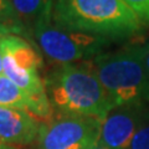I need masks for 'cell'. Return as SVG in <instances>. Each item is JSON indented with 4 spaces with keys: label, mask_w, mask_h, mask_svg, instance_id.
<instances>
[{
    "label": "cell",
    "mask_w": 149,
    "mask_h": 149,
    "mask_svg": "<svg viewBox=\"0 0 149 149\" xmlns=\"http://www.w3.org/2000/svg\"><path fill=\"white\" fill-rule=\"evenodd\" d=\"M44 82L50 103L58 113L103 120L116 107L92 61L55 65L45 74Z\"/></svg>",
    "instance_id": "obj_1"
},
{
    "label": "cell",
    "mask_w": 149,
    "mask_h": 149,
    "mask_svg": "<svg viewBox=\"0 0 149 149\" xmlns=\"http://www.w3.org/2000/svg\"><path fill=\"white\" fill-rule=\"evenodd\" d=\"M52 22L70 31L102 36L112 42L134 40L144 25L123 0H56Z\"/></svg>",
    "instance_id": "obj_2"
},
{
    "label": "cell",
    "mask_w": 149,
    "mask_h": 149,
    "mask_svg": "<svg viewBox=\"0 0 149 149\" xmlns=\"http://www.w3.org/2000/svg\"><path fill=\"white\" fill-rule=\"evenodd\" d=\"M144 45H128L92 60L102 86L116 106L149 103V76L143 61Z\"/></svg>",
    "instance_id": "obj_3"
},
{
    "label": "cell",
    "mask_w": 149,
    "mask_h": 149,
    "mask_svg": "<svg viewBox=\"0 0 149 149\" xmlns=\"http://www.w3.org/2000/svg\"><path fill=\"white\" fill-rule=\"evenodd\" d=\"M3 72L32 102V116L44 122L54 117V108L40 74L42 56L29 40L15 35L0 36Z\"/></svg>",
    "instance_id": "obj_4"
},
{
    "label": "cell",
    "mask_w": 149,
    "mask_h": 149,
    "mask_svg": "<svg viewBox=\"0 0 149 149\" xmlns=\"http://www.w3.org/2000/svg\"><path fill=\"white\" fill-rule=\"evenodd\" d=\"M30 35L41 52L57 65L92 61L112 44L102 36L58 27L52 22V16L37 21L30 29Z\"/></svg>",
    "instance_id": "obj_5"
},
{
    "label": "cell",
    "mask_w": 149,
    "mask_h": 149,
    "mask_svg": "<svg viewBox=\"0 0 149 149\" xmlns=\"http://www.w3.org/2000/svg\"><path fill=\"white\" fill-rule=\"evenodd\" d=\"M102 120L58 113L41 123L37 149H92L98 143Z\"/></svg>",
    "instance_id": "obj_6"
},
{
    "label": "cell",
    "mask_w": 149,
    "mask_h": 149,
    "mask_svg": "<svg viewBox=\"0 0 149 149\" xmlns=\"http://www.w3.org/2000/svg\"><path fill=\"white\" fill-rule=\"evenodd\" d=\"M149 117V103L116 106L101 123L98 143L111 149H127L130 141Z\"/></svg>",
    "instance_id": "obj_7"
},
{
    "label": "cell",
    "mask_w": 149,
    "mask_h": 149,
    "mask_svg": "<svg viewBox=\"0 0 149 149\" xmlns=\"http://www.w3.org/2000/svg\"><path fill=\"white\" fill-rule=\"evenodd\" d=\"M41 123L26 111L0 107V141L10 146H26L37 139Z\"/></svg>",
    "instance_id": "obj_8"
},
{
    "label": "cell",
    "mask_w": 149,
    "mask_h": 149,
    "mask_svg": "<svg viewBox=\"0 0 149 149\" xmlns=\"http://www.w3.org/2000/svg\"><path fill=\"white\" fill-rule=\"evenodd\" d=\"M10 1L30 31L37 21L52 16L54 4L56 0H10Z\"/></svg>",
    "instance_id": "obj_9"
},
{
    "label": "cell",
    "mask_w": 149,
    "mask_h": 149,
    "mask_svg": "<svg viewBox=\"0 0 149 149\" xmlns=\"http://www.w3.org/2000/svg\"><path fill=\"white\" fill-rule=\"evenodd\" d=\"M0 35H15L32 42L29 29L14 9L10 0H0Z\"/></svg>",
    "instance_id": "obj_10"
},
{
    "label": "cell",
    "mask_w": 149,
    "mask_h": 149,
    "mask_svg": "<svg viewBox=\"0 0 149 149\" xmlns=\"http://www.w3.org/2000/svg\"><path fill=\"white\" fill-rule=\"evenodd\" d=\"M0 107L16 108L32 114V102L5 74H0Z\"/></svg>",
    "instance_id": "obj_11"
},
{
    "label": "cell",
    "mask_w": 149,
    "mask_h": 149,
    "mask_svg": "<svg viewBox=\"0 0 149 149\" xmlns=\"http://www.w3.org/2000/svg\"><path fill=\"white\" fill-rule=\"evenodd\" d=\"M127 149H149V117L134 133Z\"/></svg>",
    "instance_id": "obj_12"
},
{
    "label": "cell",
    "mask_w": 149,
    "mask_h": 149,
    "mask_svg": "<svg viewBox=\"0 0 149 149\" xmlns=\"http://www.w3.org/2000/svg\"><path fill=\"white\" fill-rule=\"evenodd\" d=\"M144 26H149V0H123Z\"/></svg>",
    "instance_id": "obj_13"
},
{
    "label": "cell",
    "mask_w": 149,
    "mask_h": 149,
    "mask_svg": "<svg viewBox=\"0 0 149 149\" xmlns=\"http://www.w3.org/2000/svg\"><path fill=\"white\" fill-rule=\"evenodd\" d=\"M143 61H144V66L148 72L149 76V44L144 45V51H143Z\"/></svg>",
    "instance_id": "obj_14"
},
{
    "label": "cell",
    "mask_w": 149,
    "mask_h": 149,
    "mask_svg": "<svg viewBox=\"0 0 149 149\" xmlns=\"http://www.w3.org/2000/svg\"><path fill=\"white\" fill-rule=\"evenodd\" d=\"M0 149H20V148H17L16 146H10V144H6L3 141H0Z\"/></svg>",
    "instance_id": "obj_15"
},
{
    "label": "cell",
    "mask_w": 149,
    "mask_h": 149,
    "mask_svg": "<svg viewBox=\"0 0 149 149\" xmlns=\"http://www.w3.org/2000/svg\"><path fill=\"white\" fill-rule=\"evenodd\" d=\"M92 149H111V148H108V147H106V146H103V144H101V143H97L95 147H93Z\"/></svg>",
    "instance_id": "obj_16"
},
{
    "label": "cell",
    "mask_w": 149,
    "mask_h": 149,
    "mask_svg": "<svg viewBox=\"0 0 149 149\" xmlns=\"http://www.w3.org/2000/svg\"><path fill=\"white\" fill-rule=\"evenodd\" d=\"M1 36V35H0ZM0 74H4L3 72V56H1V49H0Z\"/></svg>",
    "instance_id": "obj_17"
}]
</instances>
